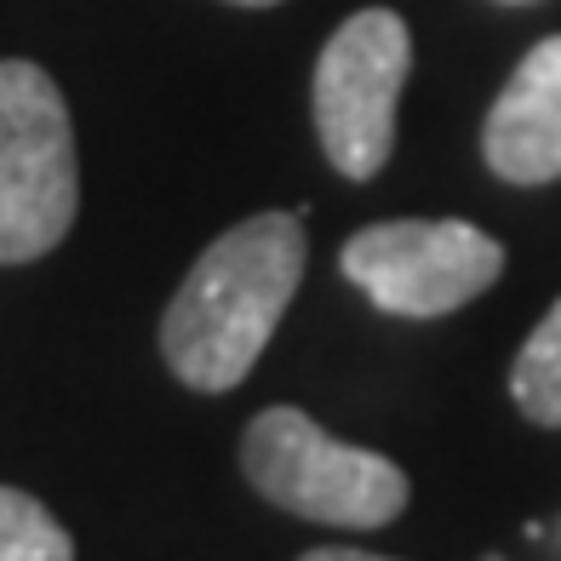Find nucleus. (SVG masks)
Returning <instances> with one entry per match:
<instances>
[{"label":"nucleus","mask_w":561,"mask_h":561,"mask_svg":"<svg viewBox=\"0 0 561 561\" xmlns=\"http://www.w3.org/2000/svg\"><path fill=\"white\" fill-rule=\"evenodd\" d=\"M241 470L270 504L327 527H385L413 499L396 458L333 442L298 407H270L247 424Z\"/></svg>","instance_id":"obj_2"},{"label":"nucleus","mask_w":561,"mask_h":561,"mask_svg":"<svg viewBox=\"0 0 561 561\" xmlns=\"http://www.w3.org/2000/svg\"><path fill=\"white\" fill-rule=\"evenodd\" d=\"M488 561H499V556H488Z\"/></svg>","instance_id":"obj_12"},{"label":"nucleus","mask_w":561,"mask_h":561,"mask_svg":"<svg viewBox=\"0 0 561 561\" xmlns=\"http://www.w3.org/2000/svg\"><path fill=\"white\" fill-rule=\"evenodd\" d=\"M0 561H75V545L41 499L0 488Z\"/></svg>","instance_id":"obj_8"},{"label":"nucleus","mask_w":561,"mask_h":561,"mask_svg":"<svg viewBox=\"0 0 561 561\" xmlns=\"http://www.w3.org/2000/svg\"><path fill=\"white\" fill-rule=\"evenodd\" d=\"M339 264L385 316L430 321L488 293L504 275V247L458 218H396L355 229Z\"/></svg>","instance_id":"obj_5"},{"label":"nucleus","mask_w":561,"mask_h":561,"mask_svg":"<svg viewBox=\"0 0 561 561\" xmlns=\"http://www.w3.org/2000/svg\"><path fill=\"white\" fill-rule=\"evenodd\" d=\"M298 561H390V556H367V550H339V545H327V550H310V556H298Z\"/></svg>","instance_id":"obj_9"},{"label":"nucleus","mask_w":561,"mask_h":561,"mask_svg":"<svg viewBox=\"0 0 561 561\" xmlns=\"http://www.w3.org/2000/svg\"><path fill=\"white\" fill-rule=\"evenodd\" d=\"M413 69V35L385 7H367L339 23L316 64V133L344 178L367 184L396 149V104Z\"/></svg>","instance_id":"obj_4"},{"label":"nucleus","mask_w":561,"mask_h":561,"mask_svg":"<svg viewBox=\"0 0 561 561\" xmlns=\"http://www.w3.org/2000/svg\"><path fill=\"white\" fill-rule=\"evenodd\" d=\"M81 172L58 81L41 64L0 58V264L46 259L75 224Z\"/></svg>","instance_id":"obj_3"},{"label":"nucleus","mask_w":561,"mask_h":561,"mask_svg":"<svg viewBox=\"0 0 561 561\" xmlns=\"http://www.w3.org/2000/svg\"><path fill=\"white\" fill-rule=\"evenodd\" d=\"M229 7H280V0H229Z\"/></svg>","instance_id":"obj_10"},{"label":"nucleus","mask_w":561,"mask_h":561,"mask_svg":"<svg viewBox=\"0 0 561 561\" xmlns=\"http://www.w3.org/2000/svg\"><path fill=\"white\" fill-rule=\"evenodd\" d=\"M510 7H522V0H510Z\"/></svg>","instance_id":"obj_11"},{"label":"nucleus","mask_w":561,"mask_h":561,"mask_svg":"<svg viewBox=\"0 0 561 561\" xmlns=\"http://www.w3.org/2000/svg\"><path fill=\"white\" fill-rule=\"evenodd\" d=\"M510 396H516V407L533 424L561 430V298L550 304V316L527 333L516 367H510Z\"/></svg>","instance_id":"obj_7"},{"label":"nucleus","mask_w":561,"mask_h":561,"mask_svg":"<svg viewBox=\"0 0 561 561\" xmlns=\"http://www.w3.org/2000/svg\"><path fill=\"white\" fill-rule=\"evenodd\" d=\"M481 156L504 184H556L561 178V35L539 41L493 98L481 126Z\"/></svg>","instance_id":"obj_6"},{"label":"nucleus","mask_w":561,"mask_h":561,"mask_svg":"<svg viewBox=\"0 0 561 561\" xmlns=\"http://www.w3.org/2000/svg\"><path fill=\"white\" fill-rule=\"evenodd\" d=\"M304 218L259 213L201 252L161 316V355L190 390H236L304 280Z\"/></svg>","instance_id":"obj_1"}]
</instances>
